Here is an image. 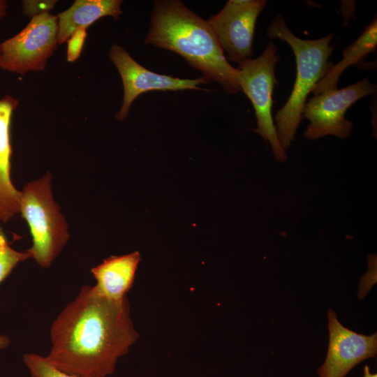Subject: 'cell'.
Wrapping results in <instances>:
<instances>
[{
  "instance_id": "1",
  "label": "cell",
  "mask_w": 377,
  "mask_h": 377,
  "mask_svg": "<svg viewBox=\"0 0 377 377\" xmlns=\"http://www.w3.org/2000/svg\"><path fill=\"white\" fill-rule=\"evenodd\" d=\"M47 359L65 371L89 377L112 374L138 341L128 297L112 300L84 286L54 319Z\"/></svg>"
},
{
  "instance_id": "2",
  "label": "cell",
  "mask_w": 377,
  "mask_h": 377,
  "mask_svg": "<svg viewBox=\"0 0 377 377\" xmlns=\"http://www.w3.org/2000/svg\"><path fill=\"white\" fill-rule=\"evenodd\" d=\"M145 43L172 51L229 94L241 91L239 71L226 57L207 21L178 0L154 1Z\"/></svg>"
},
{
  "instance_id": "3",
  "label": "cell",
  "mask_w": 377,
  "mask_h": 377,
  "mask_svg": "<svg viewBox=\"0 0 377 377\" xmlns=\"http://www.w3.org/2000/svg\"><path fill=\"white\" fill-rule=\"evenodd\" d=\"M267 36L286 42L296 61L297 74L293 90L275 115L277 135L286 151L294 140L303 118L308 95L332 66L329 59L334 50L330 45L333 34L316 40L301 39L288 29L283 16L278 15L268 26Z\"/></svg>"
},
{
  "instance_id": "4",
  "label": "cell",
  "mask_w": 377,
  "mask_h": 377,
  "mask_svg": "<svg viewBox=\"0 0 377 377\" xmlns=\"http://www.w3.org/2000/svg\"><path fill=\"white\" fill-rule=\"evenodd\" d=\"M52 175L27 183L20 190V214L28 224L32 246L27 251L42 268H49L70 238L68 226L54 201Z\"/></svg>"
},
{
  "instance_id": "5",
  "label": "cell",
  "mask_w": 377,
  "mask_h": 377,
  "mask_svg": "<svg viewBox=\"0 0 377 377\" xmlns=\"http://www.w3.org/2000/svg\"><path fill=\"white\" fill-rule=\"evenodd\" d=\"M279 58L276 45L270 42L258 57L242 60L237 68L240 89L249 98L255 110V132L270 144L276 159L285 162L286 152L279 140L272 114L273 91L277 84L275 66Z\"/></svg>"
},
{
  "instance_id": "6",
  "label": "cell",
  "mask_w": 377,
  "mask_h": 377,
  "mask_svg": "<svg viewBox=\"0 0 377 377\" xmlns=\"http://www.w3.org/2000/svg\"><path fill=\"white\" fill-rule=\"evenodd\" d=\"M57 44V15L39 14L17 34L0 43V68L20 75L42 71Z\"/></svg>"
},
{
  "instance_id": "7",
  "label": "cell",
  "mask_w": 377,
  "mask_h": 377,
  "mask_svg": "<svg viewBox=\"0 0 377 377\" xmlns=\"http://www.w3.org/2000/svg\"><path fill=\"white\" fill-rule=\"evenodd\" d=\"M376 89L367 77L345 88L315 95L304 107L303 116L309 120L304 136L311 140L327 135L348 138L353 124L345 117L347 110L364 96L376 94Z\"/></svg>"
},
{
  "instance_id": "8",
  "label": "cell",
  "mask_w": 377,
  "mask_h": 377,
  "mask_svg": "<svg viewBox=\"0 0 377 377\" xmlns=\"http://www.w3.org/2000/svg\"><path fill=\"white\" fill-rule=\"evenodd\" d=\"M266 4L265 0H229L207 20L227 59L239 64L253 55L256 21Z\"/></svg>"
},
{
  "instance_id": "9",
  "label": "cell",
  "mask_w": 377,
  "mask_h": 377,
  "mask_svg": "<svg viewBox=\"0 0 377 377\" xmlns=\"http://www.w3.org/2000/svg\"><path fill=\"white\" fill-rule=\"evenodd\" d=\"M109 58L119 71L124 87L122 105L116 114L119 121L128 117L131 104L141 94L151 91L200 89L198 84L207 83L203 77L181 79L152 72L136 62L117 43L111 46Z\"/></svg>"
},
{
  "instance_id": "10",
  "label": "cell",
  "mask_w": 377,
  "mask_h": 377,
  "mask_svg": "<svg viewBox=\"0 0 377 377\" xmlns=\"http://www.w3.org/2000/svg\"><path fill=\"white\" fill-rule=\"evenodd\" d=\"M327 316V353L318 374L319 377H345L361 362L376 356L377 334L364 335L345 327L332 309L328 311Z\"/></svg>"
},
{
  "instance_id": "11",
  "label": "cell",
  "mask_w": 377,
  "mask_h": 377,
  "mask_svg": "<svg viewBox=\"0 0 377 377\" xmlns=\"http://www.w3.org/2000/svg\"><path fill=\"white\" fill-rule=\"evenodd\" d=\"M19 102L6 95L0 98V221L6 223L20 214V193L11 179L10 128Z\"/></svg>"
},
{
  "instance_id": "12",
  "label": "cell",
  "mask_w": 377,
  "mask_h": 377,
  "mask_svg": "<svg viewBox=\"0 0 377 377\" xmlns=\"http://www.w3.org/2000/svg\"><path fill=\"white\" fill-rule=\"evenodd\" d=\"M140 260L138 251L105 258L91 269L96 282L94 287L102 295L112 300L126 297L133 285Z\"/></svg>"
},
{
  "instance_id": "13",
  "label": "cell",
  "mask_w": 377,
  "mask_h": 377,
  "mask_svg": "<svg viewBox=\"0 0 377 377\" xmlns=\"http://www.w3.org/2000/svg\"><path fill=\"white\" fill-rule=\"evenodd\" d=\"M121 0H76L66 10L57 15L58 44L67 42L79 28L87 29L105 16L117 20L122 13Z\"/></svg>"
},
{
  "instance_id": "14",
  "label": "cell",
  "mask_w": 377,
  "mask_h": 377,
  "mask_svg": "<svg viewBox=\"0 0 377 377\" xmlns=\"http://www.w3.org/2000/svg\"><path fill=\"white\" fill-rule=\"evenodd\" d=\"M377 45L376 17L367 25L357 39L343 51V58L332 65L325 76L315 86L313 93L318 95L337 88L339 77L346 68L357 64L370 52L376 51Z\"/></svg>"
},
{
  "instance_id": "15",
  "label": "cell",
  "mask_w": 377,
  "mask_h": 377,
  "mask_svg": "<svg viewBox=\"0 0 377 377\" xmlns=\"http://www.w3.org/2000/svg\"><path fill=\"white\" fill-rule=\"evenodd\" d=\"M23 362L31 377H89L61 370L53 365L46 356L36 353H24Z\"/></svg>"
},
{
  "instance_id": "16",
  "label": "cell",
  "mask_w": 377,
  "mask_h": 377,
  "mask_svg": "<svg viewBox=\"0 0 377 377\" xmlns=\"http://www.w3.org/2000/svg\"><path fill=\"white\" fill-rule=\"evenodd\" d=\"M31 258L29 253L12 248L3 230L0 227V283L3 282L22 261Z\"/></svg>"
},
{
  "instance_id": "17",
  "label": "cell",
  "mask_w": 377,
  "mask_h": 377,
  "mask_svg": "<svg viewBox=\"0 0 377 377\" xmlns=\"http://www.w3.org/2000/svg\"><path fill=\"white\" fill-rule=\"evenodd\" d=\"M87 29H77L67 40V61L73 62L80 57L83 45L87 38Z\"/></svg>"
},
{
  "instance_id": "18",
  "label": "cell",
  "mask_w": 377,
  "mask_h": 377,
  "mask_svg": "<svg viewBox=\"0 0 377 377\" xmlns=\"http://www.w3.org/2000/svg\"><path fill=\"white\" fill-rule=\"evenodd\" d=\"M57 1L25 0L22 1V13L25 16L33 17L43 13H49Z\"/></svg>"
},
{
  "instance_id": "19",
  "label": "cell",
  "mask_w": 377,
  "mask_h": 377,
  "mask_svg": "<svg viewBox=\"0 0 377 377\" xmlns=\"http://www.w3.org/2000/svg\"><path fill=\"white\" fill-rule=\"evenodd\" d=\"M9 344V337L5 334H0V350L6 348Z\"/></svg>"
},
{
  "instance_id": "20",
  "label": "cell",
  "mask_w": 377,
  "mask_h": 377,
  "mask_svg": "<svg viewBox=\"0 0 377 377\" xmlns=\"http://www.w3.org/2000/svg\"><path fill=\"white\" fill-rule=\"evenodd\" d=\"M8 3L5 0H0V19L4 17L6 15V9Z\"/></svg>"
},
{
  "instance_id": "21",
  "label": "cell",
  "mask_w": 377,
  "mask_h": 377,
  "mask_svg": "<svg viewBox=\"0 0 377 377\" xmlns=\"http://www.w3.org/2000/svg\"><path fill=\"white\" fill-rule=\"evenodd\" d=\"M364 377H377V374H371L369 367L365 365L364 369Z\"/></svg>"
}]
</instances>
